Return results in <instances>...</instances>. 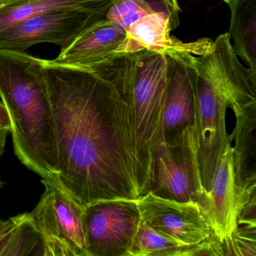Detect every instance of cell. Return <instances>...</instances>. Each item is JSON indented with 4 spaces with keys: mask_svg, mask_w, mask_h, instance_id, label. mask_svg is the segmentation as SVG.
<instances>
[{
    "mask_svg": "<svg viewBox=\"0 0 256 256\" xmlns=\"http://www.w3.org/2000/svg\"><path fill=\"white\" fill-rule=\"evenodd\" d=\"M256 227H236L222 242L224 256H256Z\"/></svg>",
    "mask_w": 256,
    "mask_h": 256,
    "instance_id": "20",
    "label": "cell"
},
{
    "mask_svg": "<svg viewBox=\"0 0 256 256\" xmlns=\"http://www.w3.org/2000/svg\"><path fill=\"white\" fill-rule=\"evenodd\" d=\"M112 82L128 102L138 158L150 191L152 158L164 142V112L167 92V58L148 50L115 54L90 67Z\"/></svg>",
    "mask_w": 256,
    "mask_h": 256,
    "instance_id": "3",
    "label": "cell"
},
{
    "mask_svg": "<svg viewBox=\"0 0 256 256\" xmlns=\"http://www.w3.org/2000/svg\"><path fill=\"white\" fill-rule=\"evenodd\" d=\"M187 247L142 220L128 256H185Z\"/></svg>",
    "mask_w": 256,
    "mask_h": 256,
    "instance_id": "19",
    "label": "cell"
},
{
    "mask_svg": "<svg viewBox=\"0 0 256 256\" xmlns=\"http://www.w3.org/2000/svg\"><path fill=\"white\" fill-rule=\"evenodd\" d=\"M180 12L178 0H114L106 18L126 30L142 18L160 13L170 18L176 29L180 24Z\"/></svg>",
    "mask_w": 256,
    "mask_h": 256,
    "instance_id": "18",
    "label": "cell"
},
{
    "mask_svg": "<svg viewBox=\"0 0 256 256\" xmlns=\"http://www.w3.org/2000/svg\"><path fill=\"white\" fill-rule=\"evenodd\" d=\"M44 68L54 124V184L84 206L148 192L130 108L116 86L88 68L46 60Z\"/></svg>",
    "mask_w": 256,
    "mask_h": 256,
    "instance_id": "1",
    "label": "cell"
},
{
    "mask_svg": "<svg viewBox=\"0 0 256 256\" xmlns=\"http://www.w3.org/2000/svg\"><path fill=\"white\" fill-rule=\"evenodd\" d=\"M0 128H6L11 131V120L6 108L0 102Z\"/></svg>",
    "mask_w": 256,
    "mask_h": 256,
    "instance_id": "21",
    "label": "cell"
},
{
    "mask_svg": "<svg viewBox=\"0 0 256 256\" xmlns=\"http://www.w3.org/2000/svg\"><path fill=\"white\" fill-rule=\"evenodd\" d=\"M236 125L233 136V163L238 208L256 198V102L233 110Z\"/></svg>",
    "mask_w": 256,
    "mask_h": 256,
    "instance_id": "13",
    "label": "cell"
},
{
    "mask_svg": "<svg viewBox=\"0 0 256 256\" xmlns=\"http://www.w3.org/2000/svg\"><path fill=\"white\" fill-rule=\"evenodd\" d=\"M168 84L164 112V140L170 142L196 121V74L193 55L166 54Z\"/></svg>",
    "mask_w": 256,
    "mask_h": 256,
    "instance_id": "10",
    "label": "cell"
},
{
    "mask_svg": "<svg viewBox=\"0 0 256 256\" xmlns=\"http://www.w3.org/2000/svg\"><path fill=\"white\" fill-rule=\"evenodd\" d=\"M200 208L209 220L214 234L222 244L232 236L238 227L239 217L234 170L233 146L230 143L222 156L212 186L206 192Z\"/></svg>",
    "mask_w": 256,
    "mask_h": 256,
    "instance_id": "12",
    "label": "cell"
},
{
    "mask_svg": "<svg viewBox=\"0 0 256 256\" xmlns=\"http://www.w3.org/2000/svg\"><path fill=\"white\" fill-rule=\"evenodd\" d=\"M0 186H1V182H0Z\"/></svg>",
    "mask_w": 256,
    "mask_h": 256,
    "instance_id": "24",
    "label": "cell"
},
{
    "mask_svg": "<svg viewBox=\"0 0 256 256\" xmlns=\"http://www.w3.org/2000/svg\"><path fill=\"white\" fill-rule=\"evenodd\" d=\"M175 29L170 18L164 14L154 13L144 16L126 30V36L116 54L148 50L164 54L200 56L206 53L212 44V40L208 38L182 42L170 35Z\"/></svg>",
    "mask_w": 256,
    "mask_h": 256,
    "instance_id": "11",
    "label": "cell"
},
{
    "mask_svg": "<svg viewBox=\"0 0 256 256\" xmlns=\"http://www.w3.org/2000/svg\"><path fill=\"white\" fill-rule=\"evenodd\" d=\"M108 10H61L47 12L0 32L1 50L23 52L40 43L66 48L78 36L104 18Z\"/></svg>",
    "mask_w": 256,
    "mask_h": 256,
    "instance_id": "8",
    "label": "cell"
},
{
    "mask_svg": "<svg viewBox=\"0 0 256 256\" xmlns=\"http://www.w3.org/2000/svg\"><path fill=\"white\" fill-rule=\"evenodd\" d=\"M228 36L236 56L256 70V0H234L229 4Z\"/></svg>",
    "mask_w": 256,
    "mask_h": 256,
    "instance_id": "17",
    "label": "cell"
},
{
    "mask_svg": "<svg viewBox=\"0 0 256 256\" xmlns=\"http://www.w3.org/2000/svg\"><path fill=\"white\" fill-rule=\"evenodd\" d=\"M178 202L202 205L208 192L200 179L194 126H187L170 142L160 144L154 154L150 191Z\"/></svg>",
    "mask_w": 256,
    "mask_h": 256,
    "instance_id": "5",
    "label": "cell"
},
{
    "mask_svg": "<svg viewBox=\"0 0 256 256\" xmlns=\"http://www.w3.org/2000/svg\"><path fill=\"white\" fill-rule=\"evenodd\" d=\"M142 222L136 200L94 202L84 208L88 256H128Z\"/></svg>",
    "mask_w": 256,
    "mask_h": 256,
    "instance_id": "7",
    "label": "cell"
},
{
    "mask_svg": "<svg viewBox=\"0 0 256 256\" xmlns=\"http://www.w3.org/2000/svg\"><path fill=\"white\" fill-rule=\"evenodd\" d=\"M114 0H0V32L47 12L108 10Z\"/></svg>",
    "mask_w": 256,
    "mask_h": 256,
    "instance_id": "15",
    "label": "cell"
},
{
    "mask_svg": "<svg viewBox=\"0 0 256 256\" xmlns=\"http://www.w3.org/2000/svg\"><path fill=\"white\" fill-rule=\"evenodd\" d=\"M44 192L32 220L44 240L46 256H88L84 232V206L50 180L42 179Z\"/></svg>",
    "mask_w": 256,
    "mask_h": 256,
    "instance_id": "6",
    "label": "cell"
},
{
    "mask_svg": "<svg viewBox=\"0 0 256 256\" xmlns=\"http://www.w3.org/2000/svg\"><path fill=\"white\" fill-rule=\"evenodd\" d=\"M222 1L223 2H226V4H227L228 5H229V4H230L233 2L234 0H222Z\"/></svg>",
    "mask_w": 256,
    "mask_h": 256,
    "instance_id": "23",
    "label": "cell"
},
{
    "mask_svg": "<svg viewBox=\"0 0 256 256\" xmlns=\"http://www.w3.org/2000/svg\"><path fill=\"white\" fill-rule=\"evenodd\" d=\"M136 202L142 221L181 244H199L212 234L209 220L194 200L178 202L148 192Z\"/></svg>",
    "mask_w": 256,
    "mask_h": 256,
    "instance_id": "9",
    "label": "cell"
},
{
    "mask_svg": "<svg viewBox=\"0 0 256 256\" xmlns=\"http://www.w3.org/2000/svg\"><path fill=\"white\" fill-rule=\"evenodd\" d=\"M46 256L44 240L30 212L0 220V256Z\"/></svg>",
    "mask_w": 256,
    "mask_h": 256,
    "instance_id": "16",
    "label": "cell"
},
{
    "mask_svg": "<svg viewBox=\"0 0 256 256\" xmlns=\"http://www.w3.org/2000/svg\"><path fill=\"white\" fill-rule=\"evenodd\" d=\"M44 64L25 52L0 49V97L10 115L18 158L54 182V124Z\"/></svg>",
    "mask_w": 256,
    "mask_h": 256,
    "instance_id": "2",
    "label": "cell"
},
{
    "mask_svg": "<svg viewBox=\"0 0 256 256\" xmlns=\"http://www.w3.org/2000/svg\"><path fill=\"white\" fill-rule=\"evenodd\" d=\"M197 74L194 130L197 139L200 179L208 192L228 145L226 110L228 100L221 86L197 56L191 58Z\"/></svg>",
    "mask_w": 256,
    "mask_h": 256,
    "instance_id": "4",
    "label": "cell"
},
{
    "mask_svg": "<svg viewBox=\"0 0 256 256\" xmlns=\"http://www.w3.org/2000/svg\"><path fill=\"white\" fill-rule=\"evenodd\" d=\"M10 132V130L6 128H0V157L4 154L5 150L7 136Z\"/></svg>",
    "mask_w": 256,
    "mask_h": 256,
    "instance_id": "22",
    "label": "cell"
},
{
    "mask_svg": "<svg viewBox=\"0 0 256 256\" xmlns=\"http://www.w3.org/2000/svg\"><path fill=\"white\" fill-rule=\"evenodd\" d=\"M126 36V31L122 26L104 18L82 31L52 61L60 65L88 68L114 56Z\"/></svg>",
    "mask_w": 256,
    "mask_h": 256,
    "instance_id": "14",
    "label": "cell"
}]
</instances>
